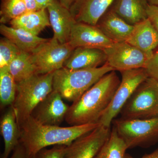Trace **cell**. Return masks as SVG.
Instances as JSON below:
<instances>
[{"mask_svg":"<svg viewBox=\"0 0 158 158\" xmlns=\"http://www.w3.org/2000/svg\"><path fill=\"white\" fill-rule=\"evenodd\" d=\"M99 125L89 123L68 127L47 125L40 123L31 116L19 126L20 143L30 158L35 156L40 151L51 145H69Z\"/></svg>","mask_w":158,"mask_h":158,"instance_id":"obj_1","label":"cell"},{"mask_svg":"<svg viewBox=\"0 0 158 158\" xmlns=\"http://www.w3.org/2000/svg\"><path fill=\"white\" fill-rule=\"evenodd\" d=\"M120 83L115 71L102 77L69 106L65 121L70 126L98 123Z\"/></svg>","mask_w":158,"mask_h":158,"instance_id":"obj_2","label":"cell"},{"mask_svg":"<svg viewBox=\"0 0 158 158\" xmlns=\"http://www.w3.org/2000/svg\"><path fill=\"white\" fill-rule=\"evenodd\" d=\"M112 71L115 70L107 63L95 68L70 69L63 67L54 72L53 90L62 98L73 103L102 77Z\"/></svg>","mask_w":158,"mask_h":158,"instance_id":"obj_3","label":"cell"},{"mask_svg":"<svg viewBox=\"0 0 158 158\" xmlns=\"http://www.w3.org/2000/svg\"><path fill=\"white\" fill-rule=\"evenodd\" d=\"M54 73L35 74L16 83V97L11 106L19 126L31 116L35 108L53 90Z\"/></svg>","mask_w":158,"mask_h":158,"instance_id":"obj_4","label":"cell"},{"mask_svg":"<svg viewBox=\"0 0 158 158\" xmlns=\"http://www.w3.org/2000/svg\"><path fill=\"white\" fill-rule=\"evenodd\" d=\"M124 119H148L158 116V81L148 77L135 90L120 113Z\"/></svg>","mask_w":158,"mask_h":158,"instance_id":"obj_5","label":"cell"},{"mask_svg":"<svg viewBox=\"0 0 158 158\" xmlns=\"http://www.w3.org/2000/svg\"><path fill=\"white\" fill-rule=\"evenodd\" d=\"M113 123L128 149L148 147L158 140V116L148 119L120 118Z\"/></svg>","mask_w":158,"mask_h":158,"instance_id":"obj_6","label":"cell"},{"mask_svg":"<svg viewBox=\"0 0 158 158\" xmlns=\"http://www.w3.org/2000/svg\"><path fill=\"white\" fill-rule=\"evenodd\" d=\"M122 79L112 101L100 118L98 123L106 127H111V123L142 82L149 77L145 68L122 71Z\"/></svg>","mask_w":158,"mask_h":158,"instance_id":"obj_7","label":"cell"},{"mask_svg":"<svg viewBox=\"0 0 158 158\" xmlns=\"http://www.w3.org/2000/svg\"><path fill=\"white\" fill-rule=\"evenodd\" d=\"M74 49L69 43H61L53 37L43 43L31 53L37 74L54 72L63 68Z\"/></svg>","mask_w":158,"mask_h":158,"instance_id":"obj_8","label":"cell"},{"mask_svg":"<svg viewBox=\"0 0 158 158\" xmlns=\"http://www.w3.org/2000/svg\"><path fill=\"white\" fill-rule=\"evenodd\" d=\"M104 50L106 63L115 71L145 68L149 60L144 53L126 41L114 42Z\"/></svg>","mask_w":158,"mask_h":158,"instance_id":"obj_9","label":"cell"},{"mask_svg":"<svg viewBox=\"0 0 158 158\" xmlns=\"http://www.w3.org/2000/svg\"><path fill=\"white\" fill-rule=\"evenodd\" d=\"M111 127L100 124L65 148L64 158H95L110 137Z\"/></svg>","mask_w":158,"mask_h":158,"instance_id":"obj_10","label":"cell"},{"mask_svg":"<svg viewBox=\"0 0 158 158\" xmlns=\"http://www.w3.org/2000/svg\"><path fill=\"white\" fill-rule=\"evenodd\" d=\"M69 107L61 95L53 90L35 108L31 116L41 124L59 126L65 120Z\"/></svg>","mask_w":158,"mask_h":158,"instance_id":"obj_11","label":"cell"},{"mask_svg":"<svg viewBox=\"0 0 158 158\" xmlns=\"http://www.w3.org/2000/svg\"><path fill=\"white\" fill-rule=\"evenodd\" d=\"M68 43L74 48L85 47L104 50L114 42L107 37L97 26L76 23L73 27Z\"/></svg>","mask_w":158,"mask_h":158,"instance_id":"obj_12","label":"cell"},{"mask_svg":"<svg viewBox=\"0 0 158 158\" xmlns=\"http://www.w3.org/2000/svg\"><path fill=\"white\" fill-rule=\"evenodd\" d=\"M114 0H74L69 10L77 23L96 26Z\"/></svg>","mask_w":158,"mask_h":158,"instance_id":"obj_13","label":"cell"},{"mask_svg":"<svg viewBox=\"0 0 158 158\" xmlns=\"http://www.w3.org/2000/svg\"><path fill=\"white\" fill-rule=\"evenodd\" d=\"M48 9L53 38L61 43H68L74 25L76 23L69 9L62 6L59 1L51 3Z\"/></svg>","mask_w":158,"mask_h":158,"instance_id":"obj_14","label":"cell"},{"mask_svg":"<svg viewBox=\"0 0 158 158\" xmlns=\"http://www.w3.org/2000/svg\"><path fill=\"white\" fill-rule=\"evenodd\" d=\"M126 42L141 51L150 59L158 46V34L148 19L134 26Z\"/></svg>","mask_w":158,"mask_h":158,"instance_id":"obj_15","label":"cell"},{"mask_svg":"<svg viewBox=\"0 0 158 158\" xmlns=\"http://www.w3.org/2000/svg\"><path fill=\"white\" fill-rule=\"evenodd\" d=\"M96 26L114 42L126 41L134 29V26L127 23L110 8Z\"/></svg>","mask_w":158,"mask_h":158,"instance_id":"obj_16","label":"cell"},{"mask_svg":"<svg viewBox=\"0 0 158 158\" xmlns=\"http://www.w3.org/2000/svg\"><path fill=\"white\" fill-rule=\"evenodd\" d=\"M106 61L103 49L78 47L74 49L65 61L64 67L70 69L95 68L103 65Z\"/></svg>","mask_w":158,"mask_h":158,"instance_id":"obj_17","label":"cell"},{"mask_svg":"<svg viewBox=\"0 0 158 158\" xmlns=\"http://www.w3.org/2000/svg\"><path fill=\"white\" fill-rule=\"evenodd\" d=\"M0 131L4 142V151L1 158H9L20 144V132L16 115L12 106L3 114L0 121Z\"/></svg>","mask_w":158,"mask_h":158,"instance_id":"obj_18","label":"cell"},{"mask_svg":"<svg viewBox=\"0 0 158 158\" xmlns=\"http://www.w3.org/2000/svg\"><path fill=\"white\" fill-rule=\"evenodd\" d=\"M147 0H114L110 9L131 25L148 19Z\"/></svg>","mask_w":158,"mask_h":158,"instance_id":"obj_19","label":"cell"},{"mask_svg":"<svg viewBox=\"0 0 158 158\" xmlns=\"http://www.w3.org/2000/svg\"><path fill=\"white\" fill-rule=\"evenodd\" d=\"M0 33L17 46L21 51L29 53H31L38 46L48 40L23 29L8 27L4 24L0 25Z\"/></svg>","mask_w":158,"mask_h":158,"instance_id":"obj_20","label":"cell"},{"mask_svg":"<svg viewBox=\"0 0 158 158\" xmlns=\"http://www.w3.org/2000/svg\"><path fill=\"white\" fill-rule=\"evenodd\" d=\"M9 23L11 27L23 29L36 36H38L46 27L51 26L46 9L27 11L12 20Z\"/></svg>","mask_w":158,"mask_h":158,"instance_id":"obj_21","label":"cell"},{"mask_svg":"<svg viewBox=\"0 0 158 158\" xmlns=\"http://www.w3.org/2000/svg\"><path fill=\"white\" fill-rule=\"evenodd\" d=\"M7 68L16 83L37 74L31 53L23 51L11 61Z\"/></svg>","mask_w":158,"mask_h":158,"instance_id":"obj_22","label":"cell"},{"mask_svg":"<svg viewBox=\"0 0 158 158\" xmlns=\"http://www.w3.org/2000/svg\"><path fill=\"white\" fill-rule=\"evenodd\" d=\"M127 146L114 126L110 137L95 158H125Z\"/></svg>","mask_w":158,"mask_h":158,"instance_id":"obj_23","label":"cell"},{"mask_svg":"<svg viewBox=\"0 0 158 158\" xmlns=\"http://www.w3.org/2000/svg\"><path fill=\"white\" fill-rule=\"evenodd\" d=\"M16 90L17 84L7 67L0 69V102L2 107L13 105Z\"/></svg>","mask_w":158,"mask_h":158,"instance_id":"obj_24","label":"cell"},{"mask_svg":"<svg viewBox=\"0 0 158 158\" xmlns=\"http://www.w3.org/2000/svg\"><path fill=\"white\" fill-rule=\"evenodd\" d=\"M27 11L22 0H1L0 22L6 24Z\"/></svg>","mask_w":158,"mask_h":158,"instance_id":"obj_25","label":"cell"},{"mask_svg":"<svg viewBox=\"0 0 158 158\" xmlns=\"http://www.w3.org/2000/svg\"><path fill=\"white\" fill-rule=\"evenodd\" d=\"M21 51L6 37L0 40V69L7 67Z\"/></svg>","mask_w":158,"mask_h":158,"instance_id":"obj_26","label":"cell"},{"mask_svg":"<svg viewBox=\"0 0 158 158\" xmlns=\"http://www.w3.org/2000/svg\"><path fill=\"white\" fill-rule=\"evenodd\" d=\"M66 145H54L52 148H43L36 154V158H64Z\"/></svg>","mask_w":158,"mask_h":158,"instance_id":"obj_27","label":"cell"},{"mask_svg":"<svg viewBox=\"0 0 158 158\" xmlns=\"http://www.w3.org/2000/svg\"><path fill=\"white\" fill-rule=\"evenodd\" d=\"M149 77L158 81V50L148 61L145 68Z\"/></svg>","mask_w":158,"mask_h":158,"instance_id":"obj_28","label":"cell"},{"mask_svg":"<svg viewBox=\"0 0 158 158\" xmlns=\"http://www.w3.org/2000/svg\"><path fill=\"white\" fill-rule=\"evenodd\" d=\"M148 19L158 34V6L149 5L147 9Z\"/></svg>","mask_w":158,"mask_h":158,"instance_id":"obj_29","label":"cell"},{"mask_svg":"<svg viewBox=\"0 0 158 158\" xmlns=\"http://www.w3.org/2000/svg\"><path fill=\"white\" fill-rule=\"evenodd\" d=\"M9 158H28L26 150L20 143L19 145L13 151L12 154Z\"/></svg>","mask_w":158,"mask_h":158,"instance_id":"obj_30","label":"cell"},{"mask_svg":"<svg viewBox=\"0 0 158 158\" xmlns=\"http://www.w3.org/2000/svg\"><path fill=\"white\" fill-rule=\"evenodd\" d=\"M25 5L27 11H35L40 10L35 0H22Z\"/></svg>","mask_w":158,"mask_h":158,"instance_id":"obj_31","label":"cell"},{"mask_svg":"<svg viewBox=\"0 0 158 158\" xmlns=\"http://www.w3.org/2000/svg\"><path fill=\"white\" fill-rule=\"evenodd\" d=\"M40 9H46L48 6L55 0H35Z\"/></svg>","mask_w":158,"mask_h":158,"instance_id":"obj_32","label":"cell"},{"mask_svg":"<svg viewBox=\"0 0 158 158\" xmlns=\"http://www.w3.org/2000/svg\"><path fill=\"white\" fill-rule=\"evenodd\" d=\"M125 158H134L132 156L126 154V155ZM141 158H158V149L156 150L155 151L151 153L146 154L143 156Z\"/></svg>","mask_w":158,"mask_h":158,"instance_id":"obj_33","label":"cell"},{"mask_svg":"<svg viewBox=\"0 0 158 158\" xmlns=\"http://www.w3.org/2000/svg\"><path fill=\"white\" fill-rule=\"evenodd\" d=\"M74 1V0H59V2L62 6L69 9Z\"/></svg>","mask_w":158,"mask_h":158,"instance_id":"obj_34","label":"cell"},{"mask_svg":"<svg viewBox=\"0 0 158 158\" xmlns=\"http://www.w3.org/2000/svg\"><path fill=\"white\" fill-rule=\"evenodd\" d=\"M147 1L149 5L158 6V0H147Z\"/></svg>","mask_w":158,"mask_h":158,"instance_id":"obj_35","label":"cell"},{"mask_svg":"<svg viewBox=\"0 0 158 158\" xmlns=\"http://www.w3.org/2000/svg\"><path fill=\"white\" fill-rule=\"evenodd\" d=\"M30 158H36V156H33V157H31Z\"/></svg>","mask_w":158,"mask_h":158,"instance_id":"obj_36","label":"cell"}]
</instances>
